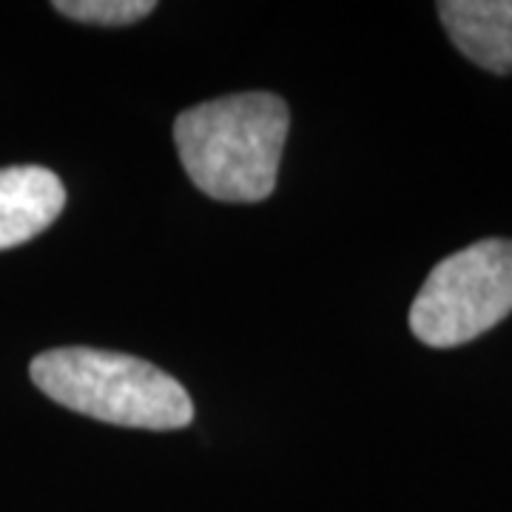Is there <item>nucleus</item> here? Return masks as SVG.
Here are the masks:
<instances>
[{
	"label": "nucleus",
	"instance_id": "f257e3e1",
	"mask_svg": "<svg viewBox=\"0 0 512 512\" xmlns=\"http://www.w3.org/2000/svg\"><path fill=\"white\" fill-rule=\"evenodd\" d=\"M291 111L268 92L228 94L183 111L174 143L191 183L222 202H262L274 194Z\"/></svg>",
	"mask_w": 512,
	"mask_h": 512
},
{
	"label": "nucleus",
	"instance_id": "f03ea898",
	"mask_svg": "<svg viewBox=\"0 0 512 512\" xmlns=\"http://www.w3.org/2000/svg\"><path fill=\"white\" fill-rule=\"evenodd\" d=\"M32 382L80 416L140 427L180 430L194 419L183 384L146 359L97 348H55L32 359Z\"/></svg>",
	"mask_w": 512,
	"mask_h": 512
},
{
	"label": "nucleus",
	"instance_id": "7ed1b4c3",
	"mask_svg": "<svg viewBox=\"0 0 512 512\" xmlns=\"http://www.w3.org/2000/svg\"><path fill=\"white\" fill-rule=\"evenodd\" d=\"M512 313V239H478L441 259L410 308V330L427 348H458Z\"/></svg>",
	"mask_w": 512,
	"mask_h": 512
},
{
	"label": "nucleus",
	"instance_id": "20e7f679",
	"mask_svg": "<svg viewBox=\"0 0 512 512\" xmlns=\"http://www.w3.org/2000/svg\"><path fill=\"white\" fill-rule=\"evenodd\" d=\"M66 188L43 165L0 168V251L43 234L60 217Z\"/></svg>",
	"mask_w": 512,
	"mask_h": 512
},
{
	"label": "nucleus",
	"instance_id": "39448f33",
	"mask_svg": "<svg viewBox=\"0 0 512 512\" xmlns=\"http://www.w3.org/2000/svg\"><path fill=\"white\" fill-rule=\"evenodd\" d=\"M439 20L478 69L512 72V0H441Z\"/></svg>",
	"mask_w": 512,
	"mask_h": 512
},
{
	"label": "nucleus",
	"instance_id": "423d86ee",
	"mask_svg": "<svg viewBox=\"0 0 512 512\" xmlns=\"http://www.w3.org/2000/svg\"><path fill=\"white\" fill-rule=\"evenodd\" d=\"M55 9L66 18L92 23V26H128L148 18L154 0H57Z\"/></svg>",
	"mask_w": 512,
	"mask_h": 512
}]
</instances>
